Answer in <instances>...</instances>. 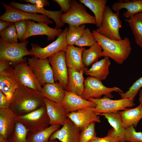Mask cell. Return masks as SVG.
<instances>
[{"instance_id": "obj_34", "label": "cell", "mask_w": 142, "mask_h": 142, "mask_svg": "<svg viewBox=\"0 0 142 142\" xmlns=\"http://www.w3.org/2000/svg\"><path fill=\"white\" fill-rule=\"evenodd\" d=\"M28 132L24 125L17 121L13 133L8 139V142H28L27 136Z\"/></svg>"}, {"instance_id": "obj_40", "label": "cell", "mask_w": 142, "mask_h": 142, "mask_svg": "<svg viewBox=\"0 0 142 142\" xmlns=\"http://www.w3.org/2000/svg\"><path fill=\"white\" fill-rule=\"evenodd\" d=\"M18 39L21 42L24 41V38L27 32L28 25L26 20H23L14 22Z\"/></svg>"}, {"instance_id": "obj_35", "label": "cell", "mask_w": 142, "mask_h": 142, "mask_svg": "<svg viewBox=\"0 0 142 142\" xmlns=\"http://www.w3.org/2000/svg\"><path fill=\"white\" fill-rule=\"evenodd\" d=\"M95 123L93 122L80 130L79 142H91L96 137Z\"/></svg>"}, {"instance_id": "obj_33", "label": "cell", "mask_w": 142, "mask_h": 142, "mask_svg": "<svg viewBox=\"0 0 142 142\" xmlns=\"http://www.w3.org/2000/svg\"><path fill=\"white\" fill-rule=\"evenodd\" d=\"M85 27V24L78 26H69L66 36L68 45L70 46L75 45L83 35Z\"/></svg>"}, {"instance_id": "obj_15", "label": "cell", "mask_w": 142, "mask_h": 142, "mask_svg": "<svg viewBox=\"0 0 142 142\" xmlns=\"http://www.w3.org/2000/svg\"><path fill=\"white\" fill-rule=\"evenodd\" d=\"M11 6L21 10L27 12L39 13L44 15L51 18L55 23L56 27L59 29L62 27L64 24L61 21L60 17L63 14L61 10L51 11L46 10L44 7H38L35 4L29 3L22 4L12 1L10 3Z\"/></svg>"}, {"instance_id": "obj_6", "label": "cell", "mask_w": 142, "mask_h": 142, "mask_svg": "<svg viewBox=\"0 0 142 142\" xmlns=\"http://www.w3.org/2000/svg\"><path fill=\"white\" fill-rule=\"evenodd\" d=\"M17 120L22 123L30 133L43 130L50 125L45 105L25 115H17Z\"/></svg>"}, {"instance_id": "obj_24", "label": "cell", "mask_w": 142, "mask_h": 142, "mask_svg": "<svg viewBox=\"0 0 142 142\" xmlns=\"http://www.w3.org/2000/svg\"><path fill=\"white\" fill-rule=\"evenodd\" d=\"M97 114L104 116L113 128V130H110L107 135L116 136L120 139L119 142H126L125 135V128L123 125L119 111Z\"/></svg>"}, {"instance_id": "obj_8", "label": "cell", "mask_w": 142, "mask_h": 142, "mask_svg": "<svg viewBox=\"0 0 142 142\" xmlns=\"http://www.w3.org/2000/svg\"><path fill=\"white\" fill-rule=\"evenodd\" d=\"M88 100L96 104L94 111L97 114L117 112L135 105L134 100L131 98L113 100L105 96L100 99L89 98Z\"/></svg>"}, {"instance_id": "obj_19", "label": "cell", "mask_w": 142, "mask_h": 142, "mask_svg": "<svg viewBox=\"0 0 142 142\" xmlns=\"http://www.w3.org/2000/svg\"><path fill=\"white\" fill-rule=\"evenodd\" d=\"M59 103L68 114L82 108L95 107L96 106V104L93 102L84 99L74 93L65 90L64 97L62 101Z\"/></svg>"}, {"instance_id": "obj_28", "label": "cell", "mask_w": 142, "mask_h": 142, "mask_svg": "<svg viewBox=\"0 0 142 142\" xmlns=\"http://www.w3.org/2000/svg\"><path fill=\"white\" fill-rule=\"evenodd\" d=\"M128 109L119 111L123 125L125 129L132 125L136 127L142 119V105L140 103L135 108Z\"/></svg>"}, {"instance_id": "obj_45", "label": "cell", "mask_w": 142, "mask_h": 142, "mask_svg": "<svg viewBox=\"0 0 142 142\" xmlns=\"http://www.w3.org/2000/svg\"><path fill=\"white\" fill-rule=\"evenodd\" d=\"M12 62L6 60L0 59V73L11 67Z\"/></svg>"}, {"instance_id": "obj_21", "label": "cell", "mask_w": 142, "mask_h": 142, "mask_svg": "<svg viewBox=\"0 0 142 142\" xmlns=\"http://www.w3.org/2000/svg\"><path fill=\"white\" fill-rule=\"evenodd\" d=\"M50 125L59 124L63 125L68 118V113L59 103L44 98Z\"/></svg>"}, {"instance_id": "obj_46", "label": "cell", "mask_w": 142, "mask_h": 142, "mask_svg": "<svg viewBox=\"0 0 142 142\" xmlns=\"http://www.w3.org/2000/svg\"><path fill=\"white\" fill-rule=\"evenodd\" d=\"M14 24V22L0 20V32Z\"/></svg>"}, {"instance_id": "obj_22", "label": "cell", "mask_w": 142, "mask_h": 142, "mask_svg": "<svg viewBox=\"0 0 142 142\" xmlns=\"http://www.w3.org/2000/svg\"><path fill=\"white\" fill-rule=\"evenodd\" d=\"M17 116L9 108L0 109V135L7 139L14 130Z\"/></svg>"}, {"instance_id": "obj_26", "label": "cell", "mask_w": 142, "mask_h": 142, "mask_svg": "<svg viewBox=\"0 0 142 142\" xmlns=\"http://www.w3.org/2000/svg\"><path fill=\"white\" fill-rule=\"evenodd\" d=\"M125 1L114 3L111 6L112 9L117 12L123 8L126 9V11L123 12V15L126 19L142 12V0Z\"/></svg>"}, {"instance_id": "obj_25", "label": "cell", "mask_w": 142, "mask_h": 142, "mask_svg": "<svg viewBox=\"0 0 142 142\" xmlns=\"http://www.w3.org/2000/svg\"><path fill=\"white\" fill-rule=\"evenodd\" d=\"M109 57L104 58L92 64L91 67L85 71L87 75L96 78L101 80L105 79L109 74L111 63Z\"/></svg>"}, {"instance_id": "obj_48", "label": "cell", "mask_w": 142, "mask_h": 142, "mask_svg": "<svg viewBox=\"0 0 142 142\" xmlns=\"http://www.w3.org/2000/svg\"><path fill=\"white\" fill-rule=\"evenodd\" d=\"M0 142H8V139L0 135Z\"/></svg>"}, {"instance_id": "obj_38", "label": "cell", "mask_w": 142, "mask_h": 142, "mask_svg": "<svg viewBox=\"0 0 142 142\" xmlns=\"http://www.w3.org/2000/svg\"><path fill=\"white\" fill-rule=\"evenodd\" d=\"M142 87V77L136 81L125 93H119L121 98L134 99Z\"/></svg>"}, {"instance_id": "obj_29", "label": "cell", "mask_w": 142, "mask_h": 142, "mask_svg": "<svg viewBox=\"0 0 142 142\" xmlns=\"http://www.w3.org/2000/svg\"><path fill=\"white\" fill-rule=\"evenodd\" d=\"M79 1L89 8L94 13L96 19V25L98 28L100 27L102 25L107 1L80 0Z\"/></svg>"}, {"instance_id": "obj_49", "label": "cell", "mask_w": 142, "mask_h": 142, "mask_svg": "<svg viewBox=\"0 0 142 142\" xmlns=\"http://www.w3.org/2000/svg\"><path fill=\"white\" fill-rule=\"evenodd\" d=\"M49 142H60L57 139H49Z\"/></svg>"}, {"instance_id": "obj_1", "label": "cell", "mask_w": 142, "mask_h": 142, "mask_svg": "<svg viewBox=\"0 0 142 142\" xmlns=\"http://www.w3.org/2000/svg\"><path fill=\"white\" fill-rule=\"evenodd\" d=\"M9 108L16 115L27 114L45 105L40 92L21 85L10 100Z\"/></svg>"}, {"instance_id": "obj_42", "label": "cell", "mask_w": 142, "mask_h": 142, "mask_svg": "<svg viewBox=\"0 0 142 142\" xmlns=\"http://www.w3.org/2000/svg\"><path fill=\"white\" fill-rule=\"evenodd\" d=\"M53 1L57 2L60 6L61 10L65 13L70 9V0H54Z\"/></svg>"}, {"instance_id": "obj_12", "label": "cell", "mask_w": 142, "mask_h": 142, "mask_svg": "<svg viewBox=\"0 0 142 142\" xmlns=\"http://www.w3.org/2000/svg\"><path fill=\"white\" fill-rule=\"evenodd\" d=\"M65 55V51L61 50L48 58L52 68L55 81H58L65 90L68 81V68Z\"/></svg>"}, {"instance_id": "obj_9", "label": "cell", "mask_w": 142, "mask_h": 142, "mask_svg": "<svg viewBox=\"0 0 142 142\" xmlns=\"http://www.w3.org/2000/svg\"><path fill=\"white\" fill-rule=\"evenodd\" d=\"M28 64L40 85L54 83L52 67L48 58L41 59L33 56L27 59Z\"/></svg>"}, {"instance_id": "obj_4", "label": "cell", "mask_w": 142, "mask_h": 142, "mask_svg": "<svg viewBox=\"0 0 142 142\" xmlns=\"http://www.w3.org/2000/svg\"><path fill=\"white\" fill-rule=\"evenodd\" d=\"M85 6L77 0H70V8L61 16V21L64 24L76 26L86 24H96L95 17L87 12Z\"/></svg>"}, {"instance_id": "obj_11", "label": "cell", "mask_w": 142, "mask_h": 142, "mask_svg": "<svg viewBox=\"0 0 142 142\" xmlns=\"http://www.w3.org/2000/svg\"><path fill=\"white\" fill-rule=\"evenodd\" d=\"M68 29V28H65L56 40L45 47H42L38 44L32 43L29 52L35 57L45 59L60 51H65L68 45L66 39Z\"/></svg>"}, {"instance_id": "obj_36", "label": "cell", "mask_w": 142, "mask_h": 142, "mask_svg": "<svg viewBox=\"0 0 142 142\" xmlns=\"http://www.w3.org/2000/svg\"><path fill=\"white\" fill-rule=\"evenodd\" d=\"M0 38L10 43L18 42V38L14 24L0 32Z\"/></svg>"}, {"instance_id": "obj_27", "label": "cell", "mask_w": 142, "mask_h": 142, "mask_svg": "<svg viewBox=\"0 0 142 142\" xmlns=\"http://www.w3.org/2000/svg\"><path fill=\"white\" fill-rule=\"evenodd\" d=\"M40 92L44 98L56 103L61 102L65 94V90L58 82L46 84Z\"/></svg>"}, {"instance_id": "obj_7", "label": "cell", "mask_w": 142, "mask_h": 142, "mask_svg": "<svg viewBox=\"0 0 142 142\" xmlns=\"http://www.w3.org/2000/svg\"><path fill=\"white\" fill-rule=\"evenodd\" d=\"M102 81L95 77H88L84 80V90L82 97L86 100L89 98L97 99L100 98L102 95H105L110 98L113 97L111 93L113 92L119 93L124 92L116 87L112 88L106 87Z\"/></svg>"}, {"instance_id": "obj_44", "label": "cell", "mask_w": 142, "mask_h": 142, "mask_svg": "<svg viewBox=\"0 0 142 142\" xmlns=\"http://www.w3.org/2000/svg\"><path fill=\"white\" fill-rule=\"evenodd\" d=\"M27 3H31L35 4L38 7H44L49 6L50 3L47 0H23Z\"/></svg>"}, {"instance_id": "obj_20", "label": "cell", "mask_w": 142, "mask_h": 142, "mask_svg": "<svg viewBox=\"0 0 142 142\" xmlns=\"http://www.w3.org/2000/svg\"><path fill=\"white\" fill-rule=\"evenodd\" d=\"M85 49L84 47L68 45L65 51V58L68 68L84 72L88 69L84 65L82 60V54Z\"/></svg>"}, {"instance_id": "obj_30", "label": "cell", "mask_w": 142, "mask_h": 142, "mask_svg": "<svg viewBox=\"0 0 142 142\" xmlns=\"http://www.w3.org/2000/svg\"><path fill=\"white\" fill-rule=\"evenodd\" d=\"M125 20L130 28L136 43L142 49V12Z\"/></svg>"}, {"instance_id": "obj_43", "label": "cell", "mask_w": 142, "mask_h": 142, "mask_svg": "<svg viewBox=\"0 0 142 142\" xmlns=\"http://www.w3.org/2000/svg\"><path fill=\"white\" fill-rule=\"evenodd\" d=\"M10 100L7 98L5 94L0 90V109L9 108Z\"/></svg>"}, {"instance_id": "obj_16", "label": "cell", "mask_w": 142, "mask_h": 142, "mask_svg": "<svg viewBox=\"0 0 142 142\" xmlns=\"http://www.w3.org/2000/svg\"><path fill=\"white\" fill-rule=\"evenodd\" d=\"M21 85L14 68L11 66L0 73V90L8 99H11Z\"/></svg>"}, {"instance_id": "obj_10", "label": "cell", "mask_w": 142, "mask_h": 142, "mask_svg": "<svg viewBox=\"0 0 142 142\" xmlns=\"http://www.w3.org/2000/svg\"><path fill=\"white\" fill-rule=\"evenodd\" d=\"M2 4L5 10L0 17V19L3 21L15 22L21 20H32L48 24L53 23L52 21L44 15L22 11L2 2Z\"/></svg>"}, {"instance_id": "obj_2", "label": "cell", "mask_w": 142, "mask_h": 142, "mask_svg": "<svg viewBox=\"0 0 142 142\" xmlns=\"http://www.w3.org/2000/svg\"><path fill=\"white\" fill-rule=\"evenodd\" d=\"M93 37L101 46L102 57H108L116 63L122 64L129 57L132 48L131 43L127 37L119 40L107 38L97 33L95 30L92 32Z\"/></svg>"}, {"instance_id": "obj_41", "label": "cell", "mask_w": 142, "mask_h": 142, "mask_svg": "<svg viewBox=\"0 0 142 142\" xmlns=\"http://www.w3.org/2000/svg\"><path fill=\"white\" fill-rule=\"evenodd\" d=\"M119 138L115 136L107 135L104 137H96L91 142H119Z\"/></svg>"}, {"instance_id": "obj_18", "label": "cell", "mask_w": 142, "mask_h": 142, "mask_svg": "<svg viewBox=\"0 0 142 142\" xmlns=\"http://www.w3.org/2000/svg\"><path fill=\"white\" fill-rule=\"evenodd\" d=\"M80 131V129L68 118L62 127L53 133L49 139H57L61 142H79Z\"/></svg>"}, {"instance_id": "obj_13", "label": "cell", "mask_w": 142, "mask_h": 142, "mask_svg": "<svg viewBox=\"0 0 142 142\" xmlns=\"http://www.w3.org/2000/svg\"><path fill=\"white\" fill-rule=\"evenodd\" d=\"M16 74L21 85L35 91L41 92L42 87L29 66L27 61L14 66Z\"/></svg>"}, {"instance_id": "obj_23", "label": "cell", "mask_w": 142, "mask_h": 142, "mask_svg": "<svg viewBox=\"0 0 142 142\" xmlns=\"http://www.w3.org/2000/svg\"><path fill=\"white\" fill-rule=\"evenodd\" d=\"M68 83L65 90L81 96L84 90L85 79L83 76L84 72L68 68Z\"/></svg>"}, {"instance_id": "obj_32", "label": "cell", "mask_w": 142, "mask_h": 142, "mask_svg": "<svg viewBox=\"0 0 142 142\" xmlns=\"http://www.w3.org/2000/svg\"><path fill=\"white\" fill-rule=\"evenodd\" d=\"M102 49L98 42L90 47L85 49L82 54L83 63L85 66L88 68L91 64L98 61L101 56Z\"/></svg>"}, {"instance_id": "obj_39", "label": "cell", "mask_w": 142, "mask_h": 142, "mask_svg": "<svg viewBox=\"0 0 142 142\" xmlns=\"http://www.w3.org/2000/svg\"><path fill=\"white\" fill-rule=\"evenodd\" d=\"M126 141L142 142V132L136 131L133 126H131L125 129Z\"/></svg>"}, {"instance_id": "obj_31", "label": "cell", "mask_w": 142, "mask_h": 142, "mask_svg": "<svg viewBox=\"0 0 142 142\" xmlns=\"http://www.w3.org/2000/svg\"><path fill=\"white\" fill-rule=\"evenodd\" d=\"M61 125H51L48 128L35 133L27 134L28 142H49V138L55 131L60 129Z\"/></svg>"}, {"instance_id": "obj_47", "label": "cell", "mask_w": 142, "mask_h": 142, "mask_svg": "<svg viewBox=\"0 0 142 142\" xmlns=\"http://www.w3.org/2000/svg\"><path fill=\"white\" fill-rule=\"evenodd\" d=\"M139 100L142 105V89H141L139 91Z\"/></svg>"}, {"instance_id": "obj_14", "label": "cell", "mask_w": 142, "mask_h": 142, "mask_svg": "<svg viewBox=\"0 0 142 142\" xmlns=\"http://www.w3.org/2000/svg\"><path fill=\"white\" fill-rule=\"evenodd\" d=\"M94 108L85 107L70 112L68 114V118L81 130L92 123L100 122L98 115L94 111Z\"/></svg>"}, {"instance_id": "obj_3", "label": "cell", "mask_w": 142, "mask_h": 142, "mask_svg": "<svg viewBox=\"0 0 142 142\" xmlns=\"http://www.w3.org/2000/svg\"><path fill=\"white\" fill-rule=\"evenodd\" d=\"M28 41L27 40L20 43H10L0 39V59L11 62L15 66L19 63L27 61L26 55L33 56L27 48Z\"/></svg>"}, {"instance_id": "obj_37", "label": "cell", "mask_w": 142, "mask_h": 142, "mask_svg": "<svg viewBox=\"0 0 142 142\" xmlns=\"http://www.w3.org/2000/svg\"><path fill=\"white\" fill-rule=\"evenodd\" d=\"M97 43V42L93 37L92 33L88 28H87L82 37L75 45L81 47L84 46L90 47Z\"/></svg>"}, {"instance_id": "obj_5", "label": "cell", "mask_w": 142, "mask_h": 142, "mask_svg": "<svg viewBox=\"0 0 142 142\" xmlns=\"http://www.w3.org/2000/svg\"><path fill=\"white\" fill-rule=\"evenodd\" d=\"M119 14V11L114 13L111 8L106 5L104 12L102 25L95 31L102 36L111 39H121L119 31L122 24Z\"/></svg>"}, {"instance_id": "obj_17", "label": "cell", "mask_w": 142, "mask_h": 142, "mask_svg": "<svg viewBox=\"0 0 142 142\" xmlns=\"http://www.w3.org/2000/svg\"><path fill=\"white\" fill-rule=\"evenodd\" d=\"M28 25L27 32L24 38V40L28 38L34 36L45 35L47 39L52 41L58 37L63 32L60 29L53 28L49 27L46 23H36L31 20H27Z\"/></svg>"}]
</instances>
